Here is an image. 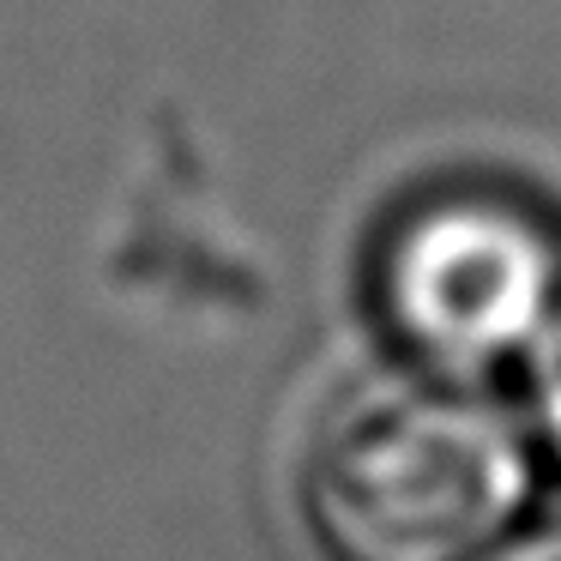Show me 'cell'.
I'll return each mask as SVG.
<instances>
[{"instance_id": "1", "label": "cell", "mask_w": 561, "mask_h": 561, "mask_svg": "<svg viewBox=\"0 0 561 561\" xmlns=\"http://www.w3.org/2000/svg\"><path fill=\"white\" fill-rule=\"evenodd\" d=\"M531 483V440L507 404L423 363L351 387L302 459V507L332 561H483Z\"/></svg>"}, {"instance_id": "3", "label": "cell", "mask_w": 561, "mask_h": 561, "mask_svg": "<svg viewBox=\"0 0 561 561\" xmlns=\"http://www.w3.org/2000/svg\"><path fill=\"white\" fill-rule=\"evenodd\" d=\"M543 435L549 453L561 459V332L549 339V368H543Z\"/></svg>"}, {"instance_id": "4", "label": "cell", "mask_w": 561, "mask_h": 561, "mask_svg": "<svg viewBox=\"0 0 561 561\" xmlns=\"http://www.w3.org/2000/svg\"><path fill=\"white\" fill-rule=\"evenodd\" d=\"M483 561H561V525L556 531H537V537H519V543H507V549H489Z\"/></svg>"}, {"instance_id": "2", "label": "cell", "mask_w": 561, "mask_h": 561, "mask_svg": "<svg viewBox=\"0 0 561 561\" xmlns=\"http://www.w3.org/2000/svg\"><path fill=\"white\" fill-rule=\"evenodd\" d=\"M368 290L411 363L483 380L561 332V224L501 182H440L387 218Z\"/></svg>"}]
</instances>
